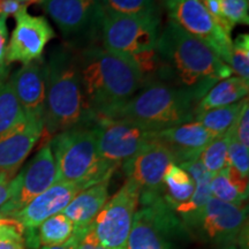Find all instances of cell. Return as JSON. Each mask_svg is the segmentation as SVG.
<instances>
[{
  "instance_id": "6da1fadb",
  "label": "cell",
  "mask_w": 249,
  "mask_h": 249,
  "mask_svg": "<svg viewBox=\"0 0 249 249\" xmlns=\"http://www.w3.org/2000/svg\"><path fill=\"white\" fill-rule=\"evenodd\" d=\"M156 54L158 67L150 81H160L183 90L197 102L217 82L233 74L231 67L205 43L171 20L161 27Z\"/></svg>"
},
{
  "instance_id": "7a4b0ae2",
  "label": "cell",
  "mask_w": 249,
  "mask_h": 249,
  "mask_svg": "<svg viewBox=\"0 0 249 249\" xmlns=\"http://www.w3.org/2000/svg\"><path fill=\"white\" fill-rule=\"evenodd\" d=\"M86 105L93 117H108L143 86V76L132 58L99 45L77 51Z\"/></svg>"
},
{
  "instance_id": "3957f363",
  "label": "cell",
  "mask_w": 249,
  "mask_h": 249,
  "mask_svg": "<svg viewBox=\"0 0 249 249\" xmlns=\"http://www.w3.org/2000/svg\"><path fill=\"white\" fill-rule=\"evenodd\" d=\"M45 107L43 135L53 136L77 126L92 124L81 85L77 51L66 43L54 46L45 61Z\"/></svg>"
},
{
  "instance_id": "277c9868",
  "label": "cell",
  "mask_w": 249,
  "mask_h": 249,
  "mask_svg": "<svg viewBox=\"0 0 249 249\" xmlns=\"http://www.w3.org/2000/svg\"><path fill=\"white\" fill-rule=\"evenodd\" d=\"M49 143L57 167V181L74 183L83 191L110 181L117 171L99 157L93 124L55 134Z\"/></svg>"
},
{
  "instance_id": "5b68a950",
  "label": "cell",
  "mask_w": 249,
  "mask_h": 249,
  "mask_svg": "<svg viewBox=\"0 0 249 249\" xmlns=\"http://www.w3.org/2000/svg\"><path fill=\"white\" fill-rule=\"evenodd\" d=\"M197 104L191 93L160 81H149L105 118L128 119L161 130L194 121Z\"/></svg>"
},
{
  "instance_id": "8992f818",
  "label": "cell",
  "mask_w": 249,
  "mask_h": 249,
  "mask_svg": "<svg viewBox=\"0 0 249 249\" xmlns=\"http://www.w3.org/2000/svg\"><path fill=\"white\" fill-rule=\"evenodd\" d=\"M139 205L126 249H178V244L188 231L164 196L152 197Z\"/></svg>"
},
{
  "instance_id": "52a82bcc",
  "label": "cell",
  "mask_w": 249,
  "mask_h": 249,
  "mask_svg": "<svg viewBox=\"0 0 249 249\" xmlns=\"http://www.w3.org/2000/svg\"><path fill=\"white\" fill-rule=\"evenodd\" d=\"M40 5L76 51L101 39L105 11L99 0H42Z\"/></svg>"
},
{
  "instance_id": "ba28073f",
  "label": "cell",
  "mask_w": 249,
  "mask_h": 249,
  "mask_svg": "<svg viewBox=\"0 0 249 249\" xmlns=\"http://www.w3.org/2000/svg\"><path fill=\"white\" fill-rule=\"evenodd\" d=\"M161 30L160 17H128L105 12L102 46L133 58L156 48Z\"/></svg>"
},
{
  "instance_id": "9c48e42d",
  "label": "cell",
  "mask_w": 249,
  "mask_h": 249,
  "mask_svg": "<svg viewBox=\"0 0 249 249\" xmlns=\"http://www.w3.org/2000/svg\"><path fill=\"white\" fill-rule=\"evenodd\" d=\"M101 160L118 169L160 132L128 119L97 117L93 121Z\"/></svg>"
},
{
  "instance_id": "30bf717a",
  "label": "cell",
  "mask_w": 249,
  "mask_h": 249,
  "mask_svg": "<svg viewBox=\"0 0 249 249\" xmlns=\"http://www.w3.org/2000/svg\"><path fill=\"white\" fill-rule=\"evenodd\" d=\"M247 224V202L234 204L211 197L198 222L189 232H194L201 241L217 246L218 248L238 245L245 249Z\"/></svg>"
},
{
  "instance_id": "8fae6325",
  "label": "cell",
  "mask_w": 249,
  "mask_h": 249,
  "mask_svg": "<svg viewBox=\"0 0 249 249\" xmlns=\"http://www.w3.org/2000/svg\"><path fill=\"white\" fill-rule=\"evenodd\" d=\"M140 188L127 179L110 200L107 201L92 222L93 231L107 249H126V244L139 208Z\"/></svg>"
},
{
  "instance_id": "7c38bea8",
  "label": "cell",
  "mask_w": 249,
  "mask_h": 249,
  "mask_svg": "<svg viewBox=\"0 0 249 249\" xmlns=\"http://www.w3.org/2000/svg\"><path fill=\"white\" fill-rule=\"evenodd\" d=\"M171 21L205 43L230 66L232 38L214 22L201 0H161Z\"/></svg>"
},
{
  "instance_id": "4fadbf2b",
  "label": "cell",
  "mask_w": 249,
  "mask_h": 249,
  "mask_svg": "<svg viewBox=\"0 0 249 249\" xmlns=\"http://www.w3.org/2000/svg\"><path fill=\"white\" fill-rule=\"evenodd\" d=\"M57 182V167L50 143H45L34 158L12 179L11 195L0 208L4 217H11L23 209L36 196Z\"/></svg>"
},
{
  "instance_id": "5bb4252c",
  "label": "cell",
  "mask_w": 249,
  "mask_h": 249,
  "mask_svg": "<svg viewBox=\"0 0 249 249\" xmlns=\"http://www.w3.org/2000/svg\"><path fill=\"white\" fill-rule=\"evenodd\" d=\"M172 163L174 160L169 148L155 138L123 163L121 167L127 179L139 186V201H143L163 196L164 173Z\"/></svg>"
},
{
  "instance_id": "9a60e30c",
  "label": "cell",
  "mask_w": 249,
  "mask_h": 249,
  "mask_svg": "<svg viewBox=\"0 0 249 249\" xmlns=\"http://www.w3.org/2000/svg\"><path fill=\"white\" fill-rule=\"evenodd\" d=\"M55 37L46 18L22 12L15 17V28L6 50V65L12 62L29 64L42 59L46 45Z\"/></svg>"
},
{
  "instance_id": "2e32d148",
  "label": "cell",
  "mask_w": 249,
  "mask_h": 249,
  "mask_svg": "<svg viewBox=\"0 0 249 249\" xmlns=\"http://www.w3.org/2000/svg\"><path fill=\"white\" fill-rule=\"evenodd\" d=\"M79 192L74 183L57 181L9 218L22 227L23 233L34 231L48 218L62 213Z\"/></svg>"
},
{
  "instance_id": "e0dca14e",
  "label": "cell",
  "mask_w": 249,
  "mask_h": 249,
  "mask_svg": "<svg viewBox=\"0 0 249 249\" xmlns=\"http://www.w3.org/2000/svg\"><path fill=\"white\" fill-rule=\"evenodd\" d=\"M44 133L43 119L27 117L0 134V172H17Z\"/></svg>"
},
{
  "instance_id": "ac0fdd59",
  "label": "cell",
  "mask_w": 249,
  "mask_h": 249,
  "mask_svg": "<svg viewBox=\"0 0 249 249\" xmlns=\"http://www.w3.org/2000/svg\"><path fill=\"white\" fill-rule=\"evenodd\" d=\"M45 61H31L9 79L12 89L27 117L43 119L45 107Z\"/></svg>"
},
{
  "instance_id": "d6986e66",
  "label": "cell",
  "mask_w": 249,
  "mask_h": 249,
  "mask_svg": "<svg viewBox=\"0 0 249 249\" xmlns=\"http://www.w3.org/2000/svg\"><path fill=\"white\" fill-rule=\"evenodd\" d=\"M156 138L169 148L174 163L180 165L200 157L201 152L213 141L214 136L198 121L194 120L161 129Z\"/></svg>"
},
{
  "instance_id": "ffe728a7",
  "label": "cell",
  "mask_w": 249,
  "mask_h": 249,
  "mask_svg": "<svg viewBox=\"0 0 249 249\" xmlns=\"http://www.w3.org/2000/svg\"><path fill=\"white\" fill-rule=\"evenodd\" d=\"M108 182H99L79 192L62 211L73 223L74 232L87 229L95 220L108 200Z\"/></svg>"
},
{
  "instance_id": "44dd1931",
  "label": "cell",
  "mask_w": 249,
  "mask_h": 249,
  "mask_svg": "<svg viewBox=\"0 0 249 249\" xmlns=\"http://www.w3.org/2000/svg\"><path fill=\"white\" fill-rule=\"evenodd\" d=\"M74 225L66 214L59 213L44 220L36 230L24 232V244L29 249L53 247L67 242L73 236Z\"/></svg>"
},
{
  "instance_id": "7402d4cb",
  "label": "cell",
  "mask_w": 249,
  "mask_h": 249,
  "mask_svg": "<svg viewBox=\"0 0 249 249\" xmlns=\"http://www.w3.org/2000/svg\"><path fill=\"white\" fill-rule=\"evenodd\" d=\"M248 91L249 80H245L240 76H230L219 81L198 102L195 116L211 108L227 107L240 102L247 97Z\"/></svg>"
},
{
  "instance_id": "603a6c76",
  "label": "cell",
  "mask_w": 249,
  "mask_h": 249,
  "mask_svg": "<svg viewBox=\"0 0 249 249\" xmlns=\"http://www.w3.org/2000/svg\"><path fill=\"white\" fill-rule=\"evenodd\" d=\"M213 197L227 203H246L248 198V179L242 178L233 167L226 165L210 180Z\"/></svg>"
},
{
  "instance_id": "cb8c5ba5",
  "label": "cell",
  "mask_w": 249,
  "mask_h": 249,
  "mask_svg": "<svg viewBox=\"0 0 249 249\" xmlns=\"http://www.w3.org/2000/svg\"><path fill=\"white\" fill-rule=\"evenodd\" d=\"M163 186L164 200L172 209L188 201L195 191V182L191 176L176 163L170 164L165 171Z\"/></svg>"
},
{
  "instance_id": "d4e9b609",
  "label": "cell",
  "mask_w": 249,
  "mask_h": 249,
  "mask_svg": "<svg viewBox=\"0 0 249 249\" xmlns=\"http://www.w3.org/2000/svg\"><path fill=\"white\" fill-rule=\"evenodd\" d=\"M246 98L238 103H234V104L227 105V107L211 108V110L196 114L194 120L198 121L204 128H207L213 134L214 138L223 135L233 127Z\"/></svg>"
},
{
  "instance_id": "484cf974",
  "label": "cell",
  "mask_w": 249,
  "mask_h": 249,
  "mask_svg": "<svg viewBox=\"0 0 249 249\" xmlns=\"http://www.w3.org/2000/svg\"><path fill=\"white\" fill-rule=\"evenodd\" d=\"M107 13L128 17H160L158 0H99Z\"/></svg>"
},
{
  "instance_id": "4316f807",
  "label": "cell",
  "mask_w": 249,
  "mask_h": 249,
  "mask_svg": "<svg viewBox=\"0 0 249 249\" xmlns=\"http://www.w3.org/2000/svg\"><path fill=\"white\" fill-rule=\"evenodd\" d=\"M26 114L12 89L9 81H0V134L22 121Z\"/></svg>"
},
{
  "instance_id": "83f0119b",
  "label": "cell",
  "mask_w": 249,
  "mask_h": 249,
  "mask_svg": "<svg viewBox=\"0 0 249 249\" xmlns=\"http://www.w3.org/2000/svg\"><path fill=\"white\" fill-rule=\"evenodd\" d=\"M232 139V128L223 135L217 136L201 152L198 160L208 172L216 174L227 165V151Z\"/></svg>"
},
{
  "instance_id": "f1b7e54d",
  "label": "cell",
  "mask_w": 249,
  "mask_h": 249,
  "mask_svg": "<svg viewBox=\"0 0 249 249\" xmlns=\"http://www.w3.org/2000/svg\"><path fill=\"white\" fill-rule=\"evenodd\" d=\"M230 67L236 76L249 79V35L241 34L232 40Z\"/></svg>"
},
{
  "instance_id": "f546056e",
  "label": "cell",
  "mask_w": 249,
  "mask_h": 249,
  "mask_svg": "<svg viewBox=\"0 0 249 249\" xmlns=\"http://www.w3.org/2000/svg\"><path fill=\"white\" fill-rule=\"evenodd\" d=\"M0 249H26L23 230L14 219H0Z\"/></svg>"
},
{
  "instance_id": "4dcf8cb0",
  "label": "cell",
  "mask_w": 249,
  "mask_h": 249,
  "mask_svg": "<svg viewBox=\"0 0 249 249\" xmlns=\"http://www.w3.org/2000/svg\"><path fill=\"white\" fill-rule=\"evenodd\" d=\"M227 165L233 167L242 178L248 179L249 174V147L231 139L227 151Z\"/></svg>"
},
{
  "instance_id": "1f68e13d",
  "label": "cell",
  "mask_w": 249,
  "mask_h": 249,
  "mask_svg": "<svg viewBox=\"0 0 249 249\" xmlns=\"http://www.w3.org/2000/svg\"><path fill=\"white\" fill-rule=\"evenodd\" d=\"M220 5L224 17L233 28L236 24L249 23L248 0H220Z\"/></svg>"
},
{
  "instance_id": "d6a6232c",
  "label": "cell",
  "mask_w": 249,
  "mask_h": 249,
  "mask_svg": "<svg viewBox=\"0 0 249 249\" xmlns=\"http://www.w3.org/2000/svg\"><path fill=\"white\" fill-rule=\"evenodd\" d=\"M232 136L241 144L249 147V104L248 98L242 105L240 113L232 127Z\"/></svg>"
},
{
  "instance_id": "836d02e7",
  "label": "cell",
  "mask_w": 249,
  "mask_h": 249,
  "mask_svg": "<svg viewBox=\"0 0 249 249\" xmlns=\"http://www.w3.org/2000/svg\"><path fill=\"white\" fill-rule=\"evenodd\" d=\"M74 247L75 249H107L101 244L96 233L93 231L92 224L82 231L73 233Z\"/></svg>"
},
{
  "instance_id": "e575fe53",
  "label": "cell",
  "mask_w": 249,
  "mask_h": 249,
  "mask_svg": "<svg viewBox=\"0 0 249 249\" xmlns=\"http://www.w3.org/2000/svg\"><path fill=\"white\" fill-rule=\"evenodd\" d=\"M201 1L202 4L204 5L205 9L208 11V13L210 14V17L213 18L214 22L222 28L227 35L231 36L233 27L227 22L225 17H224L223 11H222V5H220V0H201Z\"/></svg>"
},
{
  "instance_id": "d590c367",
  "label": "cell",
  "mask_w": 249,
  "mask_h": 249,
  "mask_svg": "<svg viewBox=\"0 0 249 249\" xmlns=\"http://www.w3.org/2000/svg\"><path fill=\"white\" fill-rule=\"evenodd\" d=\"M27 8L28 5L20 0H0V18H15Z\"/></svg>"
},
{
  "instance_id": "8d00e7d4",
  "label": "cell",
  "mask_w": 249,
  "mask_h": 249,
  "mask_svg": "<svg viewBox=\"0 0 249 249\" xmlns=\"http://www.w3.org/2000/svg\"><path fill=\"white\" fill-rule=\"evenodd\" d=\"M15 177V172H0V208L4 205L11 195V182Z\"/></svg>"
},
{
  "instance_id": "74e56055",
  "label": "cell",
  "mask_w": 249,
  "mask_h": 249,
  "mask_svg": "<svg viewBox=\"0 0 249 249\" xmlns=\"http://www.w3.org/2000/svg\"><path fill=\"white\" fill-rule=\"evenodd\" d=\"M8 44V30L6 18H0V68L6 67V50Z\"/></svg>"
},
{
  "instance_id": "f35d334b",
  "label": "cell",
  "mask_w": 249,
  "mask_h": 249,
  "mask_svg": "<svg viewBox=\"0 0 249 249\" xmlns=\"http://www.w3.org/2000/svg\"><path fill=\"white\" fill-rule=\"evenodd\" d=\"M42 249H75V247H74L73 238H71L70 240H68L67 242H65V244H62V245L53 246V247H43Z\"/></svg>"
},
{
  "instance_id": "ab89813d",
  "label": "cell",
  "mask_w": 249,
  "mask_h": 249,
  "mask_svg": "<svg viewBox=\"0 0 249 249\" xmlns=\"http://www.w3.org/2000/svg\"><path fill=\"white\" fill-rule=\"evenodd\" d=\"M8 68H7V66L6 67H2V68H0V81L1 80H5L6 79V76H7V73H8Z\"/></svg>"
},
{
  "instance_id": "60d3db41",
  "label": "cell",
  "mask_w": 249,
  "mask_h": 249,
  "mask_svg": "<svg viewBox=\"0 0 249 249\" xmlns=\"http://www.w3.org/2000/svg\"><path fill=\"white\" fill-rule=\"evenodd\" d=\"M20 1H22V2H24V4H27L28 6H29L30 4H36V2L40 4V2H42V0H20Z\"/></svg>"
},
{
  "instance_id": "b9f144b4",
  "label": "cell",
  "mask_w": 249,
  "mask_h": 249,
  "mask_svg": "<svg viewBox=\"0 0 249 249\" xmlns=\"http://www.w3.org/2000/svg\"><path fill=\"white\" fill-rule=\"evenodd\" d=\"M220 249H242V248L238 245H231V246H226V247H223Z\"/></svg>"
},
{
  "instance_id": "7bdbcfd3",
  "label": "cell",
  "mask_w": 249,
  "mask_h": 249,
  "mask_svg": "<svg viewBox=\"0 0 249 249\" xmlns=\"http://www.w3.org/2000/svg\"><path fill=\"white\" fill-rule=\"evenodd\" d=\"M2 217H4V216H2V214H1V213H0V219H1V218H2Z\"/></svg>"
}]
</instances>
